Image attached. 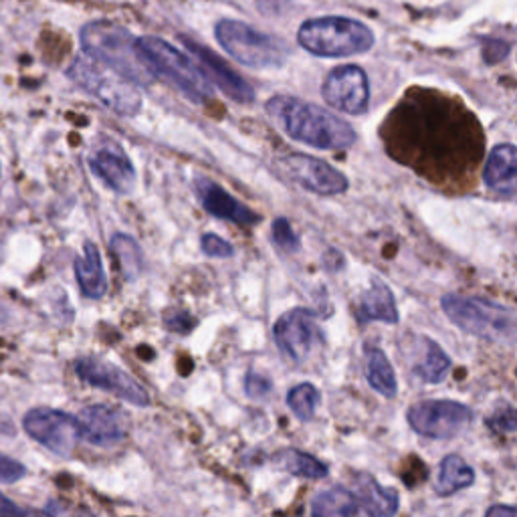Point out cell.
<instances>
[{"mask_svg": "<svg viewBox=\"0 0 517 517\" xmlns=\"http://www.w3.org/2000/svg\"><path fill=\"white\" fill-rule=\"evenodd\" d=\"M390 126V152L417 172L459 168L471 172L479 162L483 140L475 118L443 101L441 95L419 93L415 101H400L386 118Z\"/></svg>", "mask_w": 517, "mask_h": 517, "instance_id": "6da1fadb", "label": "cell"}, {"mask_svg": "<svg viewBox=\"0 0 517 517\" xmlns=\"http://www.w3.org/2000/svg\"><path fill=\"white\" fill-rule=\"evenodd\" d=\"M265 110L291 140L301 144L318 150H348L356 144V132L350 124L314 103L275 95L267 101Z\"/></svg>", "mask_w": 517, "mask_h": 517, "instance_id": "7a4b0ae2", "label": "cell"}, {"mask_svg": "<svg viewBox=\"0 0 517 517\" xmlns=\"http://www.w3.org/2000/svg\"><path fill=\"white\" fill-rule=\"evenodd\" d=\"M79 41L87 57L124 75L136 85H152L158 77L138 49V39L120 25L108 21L87 23L79 31Z\"/></svg>", "mask_w": 517, "mask_h": 517, "instance_id": "3957f363", "label": "cell"}, {"mask_svg": "<svg viewBox=\"0 0 517 517\" xmlns=\"http://www.w3.org/2000/svg\"><path fill=\"white\" fill-rule=\"evenodd\" d=\"M299 45L318 57H352L372 49L374 33L360 21L322 17L305 21L297 31Z\"/></svg>", "mask_w": 517, "mask_h": 517, "instance_id": "277c9868", "label": "cell"}, {"mask_svg": "<svg viewBox=\"0 0 517 517\" xmlns=\"http://www.w3.org/2000/svg\"><path fill=\"white\" fill-rule=\"evenodd\" d=\"M443 312L463 332L489 342H515L517 316L507 307L481 297L445 295Z\"/></svg>", "mask_w": 517, "mask_h": 517, "instance_id": "5b68a950", "label": "cell"}, {"mask_svg": "<svg viewBox=\"0 0 517 517\" xmlns=\"http://www.w3.org/2000/svg\"><path fill=\"white\" fill-rule=\"evenodd\" d=\"M67 75L118 116L134 118L142 110V93L138 91V85L87 55L77 57L69 65Z\"/></svg>", "mask_w": 517, "mask_h": 517, "instance_id": "8992f818", "label": "cell"}, {"mask_svg": "<svg viewBox=\"0 0 517 517\" xmlns=\"http://www.w3.org/2000/svg\"><path fill=\"white\" fill-rule=\"evenodd\" d=\"M138 49L154 73L170 81L190 101L204 103L213 97V83L192 57L180 53L176 47L158 37L138 39Z\"/></svg>", "mask_w": 517, "mask_h": 517, "instance_id": "52a82bcc", "label": "cell"}, {"mask_svg": "<svg viewBox=\"0 0 517 517\" xmlns=\"http://www.w3.org/2000/svg\"><path fill=\"white\" fill-rule=\"evenodd\" d=\"M215 35L225 53L249 69H279L289 57L287 47L279 39L241 21L223 19L217 23Z\"/></svg>", "mask_w": 517, "mask_h": 517, "instance_id": "ba28073f", "label": "cell"}, {"mask_svg": "<svg viewBox=\"0 0 517 517\" xmlns=\"http://www.w3.org/2000/svg\"><path fill=\"white\" fill-rule=\"evenodd\" d=\"M406 419L410 429L423 437L451 439L471 425L473 410L457 400H423L408 408Z\"/></svg>", "mask_w": 517, "mask_h": 517, "instance_id": "9c48e42d", "label": "cell"}, {"mask_svg": "<svg viewBox=\"0 0 517 517\" xmlns=\"http://www.w3.org/2000/svg\"><path fill=\"white\" fill-rule=\"evenodd\" d=\"M279 176L320 196H336L348 190V178L328 162L307 154H285L275 160Z\"/></svg>", "mask_w": 517, "mask_h": 517, "instance_id": "30bf717a", "label": "cell"}, {"mask_svg": "<svg viewBox=\"0 0 517 517\" xmlns=\"http://www.w3.org/2000/svg\"><path fill=\"white\" fill-rule=\"evenodd\" d=\"M23 429L33 441L61 457H67L81 439L75 417L47 406L29 410L23 419Z\"/></svg>", "mask_w": 517, "mask_h": 517, "instance_id": "8fae6325", "label": "cell"}, {"mask_svg": "<svg viewBox=\"0 0 517 517\" xmlns=\"http://www.w3.org/2000/svg\"><path fill=\"white\" fill-rule=\"evenodd\" d=\"M273 338L285 358L301 364L312 356L314 348L322 342V332L312 309L297 307L277 320L273 328Z\"/></svg>", "mask_w": 517, "mask_h": 517, "instance_id": "7c38bea8", "label": "cell"}, {"mask_svg": "<svg viewBox=\"0 0 517 517\" xmlns=\"http://www.w3.org/2000/svg\"><path fill=\"white\" fill-rule=\"evenodd\" d=\"M75 374L89 386L106 390L134 406L150 404V394L146 392V388L138 380H134L126 370L114 366L112 362H106L95 356L79 358L75 362Z\"/></svg>", "mask_w": 517, "mask_h": 517, "instance_id": "4fadbf2b", "label": "cell"}, {"mask_svg": "<svg viewBox=\"0 0 517 517\" xmlns=\"http://www.w3.org/2000/svg\"><path fill=\"white\" fill-rule=\"evenodd\" d=\"M322 95L328 106L350 116H360L368 110L370 83L362 67L342 65L328 73Z\"/></svg>", "mask_w": 517, "mask_h": 517, "instance_id": "5bb4252c", "label": "cell"}, {"mask_svg": "<svg viewBox=\"0 0 517 517\" xmlns=\"http://www.w3.org/2000/svg\"><path fill=\"white\" fill-rule=\"evenodd\" d=\"M180 41H182L184 49L190 53V57H194V61L202 69V73L209 77L211 83H217L219 89L227 97L235 99L237 103H253L255 101V89L247 83V79H243L239 73H235L227 61H223L209 47L198 45L196 41H192L188 37L180 35Z\"/></svg>", "mask_w": 517, "mask_h": 517, "instance_id": "9a60e30c", "label": "cell"}, {"mask_svg": "<svg viewBox=\"0 0 517 517\" xmlns=\"http://www.w3.org/2000/svg\"><path fill=\"white\" fill-rule=\"evenodd\" d=\"M194 192L202 204V209L223 221H231L237 225H257L259 215L253 213L249 206H245L241 200H237L233 194H229L223 186L209 178H196Z\"/></svg>", "mask_w": 517, "mask_h": 517, "instance_id": "2e32d148", "label": "cell"}, {"mask_svg": "<svg viewBox=\"0 0 517 517\" xmlns=\"http://www.w3.org/2000/svg\"><path fill=\"white\" fill-rule=\"evenodd\" d=\"M79 433L81 439L93 447L108 449L124 441V425L118 412L106 404H91L85 406L79 417Z\"/></svg>", "mask_w": 517, "mask_h": 517, "instance_id": "e0dca14e", "label": "cell"}, {"mask_svg": "<svg viewBox=\"0 0 517 517\" xmlns=\"http://www.w3.org/2000/svg\"><path fill=\"white\" fill-rule=\"evenodd\" d=\"M93 174L118 194H130L136 186V170L132 160L116 144L101 146L91 158Z\"/></svg>", "mask_w": 517, "mask_h": 517, "instance_id": "ac0fdd59", "label": "cell"}, {"mask_svg": "<svg viewBox=\"0 0 517 517\" xmlns=\"http://www.w3.org/2000/svg\"><path fill=\"white\" fill-rule=\"evenodd\" d=\"M354 497L368 517H394L400 507L398 491L392 487H382L368 473H358L354 477Z\"/></svg>", "mask_w": 517, "mask_h": 517, "instance_id": "d6986e66", "label": "cell"}, {"mask_svg": "<svg viewBox=\"0 0 517 517\" xmlns=\"http://www.w3.org/2000/svg\"><path fill=\"white\" fill-rule=\"evenodd\" d=\"M483 180L489 188L509 192L517 188V146L499 144L487 156Z\"/></svg>", "mask_w": 517, "mask_h": 517, "instance_id": "ffe728a7", "label": "cell"}, {"mask_svg": "<svg viewBox=\"0 0 517 517\" xmlns=\"http://www.w3.org/2000/svg\"><path fill=\"white\" fill-rule=\"evenodd\" d=\"M75 277L85 297L101 299L108 291V277L103 271L101 255L93 243L83 245V253L73 259Z\"/></svg>", "mask_w": 517, "mask_h": 517, "instance_id": "44dd1931", "label": "cell"}, {"mask_svg": "<svg viewBox=\"0 0 517 517\" xmlns=\"http://www.w3.org/2000/svg\"><path fill=\"white\" fill-rule=\"evenodd\" d=\"M356 316L360 324H366V322L398 324V309H396L392 291L382 281H374L370 289L360 297Z\"/></svg>", "mask_w": 517, "mask_h": 517, "instance_id": "7402d4cb", "label": "cell"}, {"mask_svg": "<svg viewBox=\"0 0 517 517\" xmlns=\"http://www.w3.org/2000/svg\"><path fill=\"white\" fill-rule=\"evenodd\" d=\"M312 517H362V505L354 493L334 487L316 495L312 503Z\"/></svg>", "mask_w": 517, "mask_h": 517, "instance_id": "603a6c76", "label": "cell"}, {"mask_svg": "<svg viewBox=\"0 0 517 517\" xmlns=\"http://www.w3.org/2000/svg\"><path fill=\"white\" fill-rule=\"evenodd\" d=\"M473 481H475L473 467L465 463V459L459 455H447L439 467V481L435 485V493L439 497H449L471 487Z\"/></svg>", "mask_w": 517, "mask_h": 517, "instance_id": "cb8c5ba5", "label": "cell"}, {"mask_svg": "<svg viewBox=\"0 0 517 517\" xmlns=\"http://www.w3.org/2000/svg\"><path fill=\"white\" fill-rule=\"evenodd\" d=\"M366 380L384 398H394L398 382L388 356L378 348L366 350Z\"/></svg>", "mask_w": 517, "mask_h": 517, "instance_id": "d4e9b609", "label": "cell"}, {"mask_svg": "<svg viewBox=\"0 0 517 517\" xmlns=\"http://www.w3.org/2000/svg\"><path fill=\"white\" fill-rule=\"evenodd\" d=\"M277 463L291 475L301 479H324L328 477V465L316 459L314 455L297 451V449H285L277 455Z\"/></svg>", "mask_w": 517, "mask_h": 517, "instance_id": "484cf974", "label": "cell"}, {"mask_svg": "<svg viewBox=\"0 0 517 517\" xmlns=\"http://www.w3.org/2000/svg\"><path fill=\"white\" fill-rule=\"evenodd\" d=\"M449 370H451V358L447 356V352L433 340H425L423 358L415 366L417 376L429 384H439L447 378Z\"/></svg>", "mask_w": 517, "mask_h": 517, "instance_id": "4316f807", "label": "cell"}, {"mask_svg": "<svg viewBox=\"0 0 517 517\" xmlns=\"http://www.w3.org/2000/svg\"><path fill=\"white\" fill-rule=\"evenodd\" d=\"M110 247H112V253L118 259L124 275L128 279H136L144 267V257H142L138 243L130 235L120 233L110 241Z\"/></svg>", "mask_w": 517, "mask_h": 517, "instance_id": "83f0119b", "label": "cell"}, {"mask_svg": "<svg viewBox=\"0 0 517 517\" xmlns=\"http://www.w3.org/2000/svg\"><path fill=\"white\" fill-rule=\"evenodd\" d=\"M320 398H322L320 390L314 384L303 382V384H297L289 390L287 404L299 421L307 423V421L314 419L318 404H320Z\"/></svg>", "mask_w": 517, "mask_h": 517, "instance_id": "f1b7e54d", "label": "cell"}, {"mask_svg": "<svg viewBox=\"0 0 517 517\" xmlns=\"http://www.w3.org/2000/svg\"><path fill=\"white\" fill-rule=\"evenodd\" d=\"M487 427L497 435L517 433V408L503 404L487 419Z\"/></svg>", "mask_w": 517, "mask_h": 517, "instance_id": "f546056e", "label": "cell"}, {"mask_svg": "<svg viewBox=\"0 0 517 517\" xmlns=\"http://www.w3.org/2000/svg\"><path fill=\"white\" fill-rule=\"evenodd\" d=\"M271 237H273V243L283 249V251H289V253H295L299 249V237L295 235V231L291 229L289 221L279 217L275 219L273 227H271Z\"/></svg>", "mask_w": 517, "mask_h": 517, "instance_id": "4dcf8cb0", "label": "cell"}, {"mask_svg": "<svg viewBox=\"0 0 517 517\" xmlns=\"http://www.w3.org/2000/svg\"><path fill=\"white\" fill-rule=\"evenodd\" d=\"M200 247L204 251V255H209L213 259H229L235 255V249L231 243H227L225 239L213 235V233H206L200 239Z\"/></svg>", "mask_w": 517, "mask_h": 517, "instance_id": "1f68e13d", "label": "cell"}, {"mask_svg": "<svg viewBox=\"0 0 517 517\" xmlns=\"http://www.w3.org/2000/svg\"><path fill=\"white\" fill-rule=\"evenodd\" d=\"M0 517H53V515L47 511L31 509V507H21L0 493Z\"/></svg>", "mask_w": 517, "mask_h": 517, "instance_id": "d6a6232c", "label": "cell"}, {"mask_svg": "<svg viewBox=\"0 0 517 517\" xmlns=\"http://www.w3.org/2000/svg\"><path fill=\"white\" fill-rule=\"evenodd\" d=\"M27 475V469L23 463L0 453V481L3 483H15Z\"/></svg>", "mask_w": 517, "mask_h": 517, "instance_id": "836d02e7", "label": "cell"}, {"mask_svg": "<svg viewBox=\"0 0 517 517\" xmlns=\"http://www.w3.org/2000/svg\"><path fill=\"white\" fill-rule=\"evenodd\" d=\"M245 388H247V396L261 400L271 392V380L257 374V372H249L245 378Z\"/></svg>", "mask_w": 517, "mask_h": 517, "instance_id": "e575fe53", "label": "cell"}, {"mask_svg": "<svg viewBox=\"0 0 517 517\" xmlns=\"http://www.w3.org/2000/svg\"><path fill=\"white\" fill-rule=\"evenodd\" d=\"M194 320L188 314H172L166 318V328L176 334H186L194 328Z\"/></svg>", "mask_w": 517, "mask_h": 517, "instance_id": "d590c367", "label": "cell"}, {"mask_svg": "<svg viewBox=\"0 0 517 517\" xmlns=\"http://www.w3.org/2000/svg\"><path fill=\"white\" fill-rule=\"evenodd\" d=\"M507 51H509V45L501 43V41H487L483 47V55H485L487 63L501 61L507 55Z\"/></svg>", "mask_w": 517, "mask_h": 517, "instance_id": "8d00e7d4", "label": "cell"}, {"mask_svg": "<svg viewBox=\"0 0 517 517\" xmlns=\"http://www.w3.org/2000/svg\"><path fill=\"white\" fill-rule=\"evenodd\" d=\"M485 517H517V509L509 505H493L487 509Z\"/></svg>", "mask_w": 517, "mask_h": 517, "instance_id": "74e56055", "label": "cell"}, {"mask_svg": "<svg viewBox=\"0 0 517 517\" xmlns=\"http://www.w3.org/2000/svg\"><path fill=\"white\" fill-rule=\"evenodd\" d=\"M5 322H9V309L0 303V324H5Z\"/></svg>", "mask_w": 517, "mask_h": 517, "instance_id": "f35d334b", "label": "cell"}, {"mask_svg": "<svg viewBox=\"0 0 517 517\" xmlns=\"http://www.w3.org/2000/svg\"><path fill=\"white\" fill-rule=\"evenodd\" d=\"M75 517H95L91 511H85V509H79L77 513H75Z\"/></svg>", "mask_w": 517, "mask_h": 517, "instance_id": "ab89813d", "label": "cell"}]
</instances>
